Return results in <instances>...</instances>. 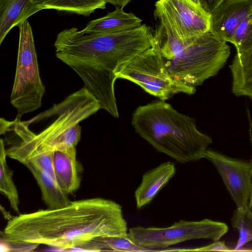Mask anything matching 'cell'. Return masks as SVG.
<instances>
[{
	"mask_svg": "<svg viewBox=\"0 0 252 252\" xmlns=\"http://www.w3.org/2000/svg\"><path fill=\"white\" fill-rule=\"evenodd\" d=\"M76 249L83 251L151 252L132 242L128 234L122 236L98 237Z\"/></svg>",
	"mask_w": 252,
	"mask_h": 252,
	"instance_id": "obj_18",
	"label": "cell"
},
{
	"mask_svg": "<svg viewBox=\"0 0 252 252\" xmlns=\"http://www.w3.org/2000/svg\"><path fill=\"white\" fill-rule=\"evenodd\" d=\"M128 231L122 206L95 197L12 217L1 235L13 242L74 251L96 238L125 236Z\"/></svg>",
	"mask_w": 252,
	"mask_h": 252,
	"instance_id": "obj_2",
	"label": "cell"
},
{
	"mask_svg": "<svg viewBox=\"0 0 252 252\" xmlns=\"http://www.w3.org/2000/svg\"><path fill=\"white\" fill-rule=\"evenodd\" d=\"M154 32L145 24L113 33L65 29L57 35L56 56L79 75L101 109L117 117L114 72L120 64L154 44Z\"/></svg>",
	"mask_w": 252,
	"mask_h": 252,
	"instance_id": "obj_1",
	"label": "cell"
},
{
	"mask_svg": "<svg viewBox=\"0 0 252 252\" xmlns=\"http://www.w3.org/2000/svg\"><path fill=\"white\" fill-rule=\"evenodd\" d=\"M114 73L117 79L132 82L160 100H166L179 93L191 95L196 92V87L171 76L156 41L151 47L120 64Z\"/></svg>",
	"mask_w": 252,
	"mask_h": 252,
	"instance_id": "obj_5",
	"label": "cell"
},
{
	"mask_svg": "<svg viewBox=\"0 0 252 252\" xmlns=\"http://www.w3.org/2000/svg\"><path fill=\"white\" fill-rule=\"evenodd\" d=\"M131 0H106L107 2L116 6L123 7L130 2Z\"/></svg>",
	"mask_w": 252,
	"mask_h": 252,
	"instance_id": "obj_24",
	"label": "cell"
},
{
	"mask_svg": "<svg viewBox=\"0 0 252 252\" xmlns=\"http://www.w3.org/2000/svg\"><path fill=\"white\" fill-rule=\"evenodd\" d=\"M190 0L191 1L194 2V3L196 4L199 5L198 0Z\"/></svg>",
	"mask_w": 252,
	"mask_h": 252,
	"instance_id": "obj_26",
	"label": "cell"
},
{
	"mask_svg": "<svg viewBox=\"0 0 252 252\" xmlns=\"http://www.w3.org/2000/svg\"><path fill=\"white\" fill-rule=\"evenodd\" d=\"M203 158L216 168L236 208H248L252 188L251 162L231 158L210 149L206 151Z\"/></svg>",
	"mask_w": 252,
	"mask_h": 252,
	"instance_id": "obj_9",
	"label": "cell"
},
{
	"mask_svg": "<svg viewBox=\"0 0 252 252\" xmlns=\"http://www.w3.org/2000/svg\"><path fill=\"white\" fill-rule=\"evenodd\" d=\"M154 37L165 66L175 79L196 87L217 74L226 63L230 47L208 31L196 37L181 40L159 23Z\"/></svg>",
	"mask_w": 252,
	"mask_h": 252,
	"instance_id": "obj_4",
	"label": "cell"
},
{
	"mask_svg": "<svg viewBox=\"0 0 252 252\" xmlns=\"http://www.w3.org/2000/svg\"><path fill=\"white\" fill-rule=\"evenodd\" d=\"M232 75V92L252 101V49L236 53L229 65Z\"/></svg>",
	"mask_w": 252,
	"mask_h": 252,
	"instance_id": "obj_15",
	"label": "cell"
},
{
	"mask_svg": "<svg viewBox=\"0 0 252 252\" xmlns=\"http://www.w3.org/2000/svg\"><path fill=\"white\" fill-rule=\"evenodd\" d=\"M252 14V0H224L210 15L209 31L230 42L240 24Z\"/></svg>",
	"mask_w": 252,
	"mask_h": 252,
	"instance_id": "obj_10",
	"label": "cell"
},
{
	"mask_svg": "<svg viewBox=\"0 0 252 252\" xmlns=\"http://www.w3.org/2000/svg\"><path fill=\"white\" fill-rule=\"evenodd\" d=\"M4 141L0 139V191L8 199L13 210L19 213L20 200L17 189L13 180L12 171L6 162Z\"/></svg>",
	"mask_w": 252,
	"mask_h": 252,
	"instance_id": "obj_19",
	"label": "cell"
},
{
	"mask_svg": "<svg viewBox=\"0 0 252 252\" xmlns=\"http://www.w3.org/2000/svg\"><path fill=\"white\" fill-rule=\"evenodd\" d=\"M142 20L133 13H126L123 7L116 9L106 15L89 22L83 32L113 33L126 31L141 26Z\"/></svg>",
	"mask_w": 252,
	"mask_h": 252,
	"instance_id": "obj_14",
	"label": "cell"
},
{
	"mask_svg": "<svg viewBox=\"0 0 252 252\" xmlns=\"http://www.w3.org/2000/svg\"><path fill=\"white\" fill-rule=\"evenodd\" d=\"M201 8L210 14L224 0H198Z\"/></svg>",
	"mask_w": 252,
	"mask_h": 252,
	"instance_id": "obj_23",
	"label": "cell"
},
{
	"mask_svg": "<svg viewBox=\"0 0 252 252\" xmlns=\"http://www.w3.org/2000/svg\"><path fill=\"white\" fill-rule=\"evenodd\" d=\"M155 6V18L181 40L209 31L210 15L189 0H158Z\"/></svg>",
	"mask_w": 252,
	"mask_h": 252,
	"instance_id": "obj_8",
	"label": "cell"
},
{
	"mask_svg": "<svg viewBox=\"0 0 252 252\" xmlns=\"http://www.w3.org/2000/svg\"><path fill=\"white\" fill-rule=\"evenodd\" d=\"M40 10L33 0H0V44L14 27Z\"/></svg>",
	"mask_w": 252,
	"mask_h": 252,
	"instance_id": "obj_13",
	"label": "cell"
},
{
	"mask_svg": "<svg viewBox=\"0 0 252 252\" xmlns=\"http://www.w3.org/2000/svg\"><path fill=\"white\" fill-rule=\"evenodd\" d=\"M131 124L135 132L157 151L180 163L203 158L213 142L197 129L193 118L179 112L165 100L137 107Z\"/></svg>",
	"mask_w": 252,
	"mask_h": 252,
	"instance_id": "obj_3",
	"label": "cell"
},
{
	"mask_svg": "<svg viewBox=\"0 0 252 252\" xmlns=\"http://www.w3.org/2000/svg\"><path fill=\"white\" fill-rule=\"evenodd\" d=\"M232 226L239 233L238 241L233 249L237 252L240 248L252 241V213L249 207L235 210L231 218Z\"/></svg>",
	"mask_w": 252,
	"mask_h": 252,
	"instance_id": "obj_20",
	"label": "cell"
},
{
	"mask_svg": "<svg viewBox=\"0 0 252 252\" xmlns=\"http://www.w3.org/2000/svg\"><path fill=\"white\" fill-rule=\"evenodd\" d=\"M41 9H55L67 14L89 16L106 7V0H33Z\"/></svg>",
	"mask_w": 252,
	"mask_h": 252,
	"instance_id": "obj_17",
	"label": "cell"
},
{
	"mask_svg": "<svg viewBox=\"0 0 252 252\" xmlns=\"http://www.w3.org/2000/svg\"><path fill=\"white\" fill-rule=\"evenodd\" d=\"M168 251L177 252H233V249L228 247L225 242L217 241L209 245L189 249H169Z\"/></svg>",
	"mask_w": 252,
	"mask_h": 252,
	"instance_id": "obj_22",
	"label": "cell"
},
{
	"mask_svg": "<svg viewBox=\"0 0 252 252\" xmlns=\"http://www.w3.org/2000/svg\"><path fill=\"white\" fill-rule=\"evenodd\" d=\"M53 166L57 182L67 194L76 190L80 185L75 147L53 151Z\"/></svg>",
	"mask_w": 252,
	"mask_h": 252,
	"instance_id": "obj_12",
	"label": "cell"
},
{
	"mask_svg": "<svg viewBox=\"0 0 252 252\" xmlns=\"http://www.w3.org/2000/svg\"><path fill=\"white\" fill-rule=\"evenodd\" d=\"M251 164L252 165V158L251 159ZM249 209L250 211L251 212V213H252V188L251 194V196H250V199L249 204Z\"/></svg>",
	"mask_w": 252,
	"mask_h": 252,
	"instance_id": "obj_25",
	"label": "cell"
},
{
	"mask_svg": "<svg viewBox=\"0 0 252 252\" xmlns=\"http://www.w3.org/2000/svg\"><path fill=\"white\" fill-rule=\"evenodd\" d=\"M228 231L222 222L205 219L198 221L180 220L165 227L130 228L128 236L136 244L151 252H166L171 246L194 239L219 241Z\"/></svg>",
	"mask_w": 252,
	"mask_h": 252,
	"instance_id": "obj_7",
	"label": "cell"
},
{
	"mask_svg": "<svg viewBox=\"0 0 252 252\" xmlns=\"http://www.w3.org/2000/svg\"><path fill=\"white\" fill-rule=\"evenodd\" d=\"M17 63L10 95L17 117L32 112L41 105L45 87L41 81L32 29L26 20L19 26Z\"/></svg>",
	"mask_w": 252,
	"mask_h": 252,
	"instance_id": "obj_6",
	"label": "cell"
},
{
	"mask_svg": "<svg viewBox=\"0 0 252 252\" xmlns=\"http://www.w3.org/2000/svg\"><path fill=\"white\" fill-rule=\"evenodd\" d=\"M230 43L235 46L237 53L252 49V14L239 26Z\"/></svg>",
	"mask_w": 252,
	"mask_h": 252,
	"instance_id": "obj_21",
	"label": "cell"
},
{
	"mask_svg": "<svg viewBox=\"0 0 252 252\" xmlns=\"http://www.w3.org/2000/svg\"><path fill=\"white\" fill-rule=\"evenodd\" d=\"M175 173V165L170 161L162 163L145 173L134 193L137 208L149 204Z\"/></svg>",
	"mask_w": 252,
	"mask_h": 252,
	"instance_id": "obj_11",
	"label": "cell"
},
{
	"mask_svg": "<svg viewBox=\"0 0 252 252\" xmlns=\"http://www.w3.org/2000/svg\"><path fill=\"white\" fill-rule=\"evenodd\" d=\"M33 175L39 185L43 201L48 208L55 209L68 205L70 201L67 194L60 187L57 181L47 172L31 162L24 164Z\"/></svg>",
	"mask_w": 252,
	"mask_h": 252,
	"instance_id": "obj_16",
	"label": "cell"
}]
</instances>
